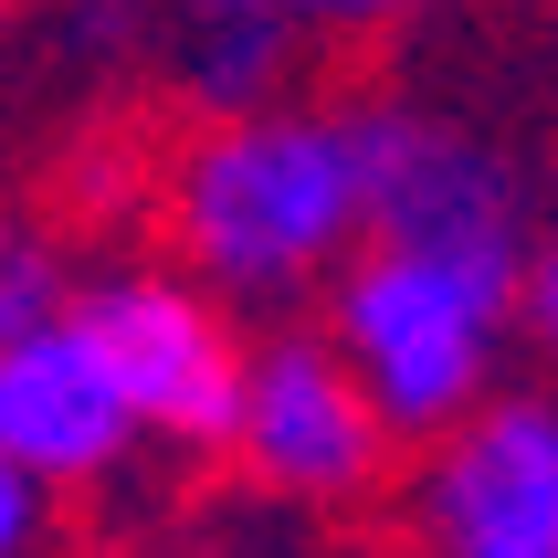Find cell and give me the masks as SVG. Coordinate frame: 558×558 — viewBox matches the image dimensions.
<instances>
[{
	"mask_svg": "<svg viewBox=\"0 0 558 558\" xmlns=\"http://www.w3.org/2000/svg\"><path fill=\"white\" fill-rule=\"evenodd\" d=\"M369 106H253L201 117L169 169V253L232 306L327 295L338 264L369 243Z\"/></svg>",
	"mask_w": 558,
	"mask_h": 558,
	"instance_id": "obj_1",
	"label": "cell"
},
{
	"mask_svg": "<svg viewBox=\"0 0 558 558\" xmlns=\"http://www.w3.org/2000/svg\"><path fill=\"white\" fill-rule=\"evenodd\" d=\"M517 295H527V264H485V253L369 232L338 264V284H327V338L369 379L390 433L433 442L506 390V338H527Z\"/></svg>",
	"mask_w": 558,
	"mask_h": 558,
	"instance_id": "obj_2",
	"label": "cell"
},
{
	"mask_svg": "<svg viewBox=\"0 0 558 558\" xmlns=\"http://www.w3.org/2000/svg\"><path fill=\"white\" fill-rule=\"evenodd\" d=\"M221 453H232V474L253 496L338 517V506H369L390 485L401 433H390V411L369 401V379L348 369V348L327 327H264Z\"/></svg>",
	"mask_w": 558,
	"mask_h": 558,
	"instance_id": "obj_3",
	"label": "cell"
},
{
	"mask_svg": "<svg viewBox=\"0 0 558 558\" xmlns=\"http://www.w3.org/2000/svg\"><path fill=\"white\" fill-rule=\"evenodd\" d=\"M74 306H85L95 348L117 359V390L137 401L148 442H180V453H221L232 442L253 338L221 284H201L190 264H117Z\"/></svg>",
	"mask_w": 558,
	"mask_h": 558,
	"instance_id": "obj_4",
	"label": "cell"
},
{
	"mask_svg": "<svg viewBox=\"0 0 558 558\" xmlns=\"http://www.w3.org/2000/svg\"><path fill=\"white\" fill-rule=\"evenodd\" d=\"M422 558H558V390H496L411 464Z\"/></svg>",
	"mask_w": 558,
	"mask_h": 558,
	"instance_id": "obj_5",
	"label": "cell"
},
{
	"mask_svg": "<svg viewBox=\"0 0 558 558\" xmlns=\"http://www.w3.org/2000/svg\"><path fill=\"white\" fill-rule=\"evenodd\" d=\"M137 442L148 422L117 390V359L95 348L74 295L0 338V464L11 474H32L43 496H95L126 474Z\"/></svg>",
	"mask_w": 558,
	"mask_h": 558,
	"instance_id": "obj_6",
	"label": "cell"
},
{
	"mask_svg": "<svg viewBox=\"0 0 558 558\" xmlns=\"http://www.w3.org/2000/svg\"><path fill=\"white\" fill-rule=\"evenodd\" d=\"M369 190H379L369 232L442 243V253H485V264H537L517 169H506L474 126H453V117L369 106Z\"/></svg>",
	"mask_w": 558,
	"mask_h": 558,
	"instance_id": "obj_7",
	"label": "cell"
},
{
	"mask_svg": "<svg viewBox=\"0 0 558 558\" xmlns=\"http://www.w3.org/2000/svg\"><path fill=\"white\" fill-rule=\"evenodd\" d=\"M284 22L295 11H201V43H190V106L201 117H253V106H284Z\"/></svg>",
	"mask_w": 558,
	"mask_h": 558,
	"instance_id": "obj_8",
	"label": "cell"
},
{
	"mask_svg": "<svg viewBox=\"0 0 558 558\" xmlns=\"http://www.w3.org/2000/svg\"><path fill=\"white\" fill-rule=\"evenodd\" d=\"M43 306H63L53 275H43V253H32V243H0V338H11V327H32Z\"/></svg>",
	"mask_w": 558,
	"mask_h": 558,
	"instance_id": "obj_9",
	"label": "cell"
},
{
	"mask_svg": "<svg viewBox=\"0 0 558 558\" xmlns=\"http://www.w3.org/2000/svg\"><path fill=\"white\" fill-rule=\"evenodd\" d=\"M43 527H53V496L0 464V558H43Z\"/></svg>",
	"mask_w": 558,
	"mask_h": 558,
	"instance_id": "obj_10",
	"label": "cell"
},
{
	"mask_svg": "<svg viewBox=\"0 0 558 558\" xmlns=\"http://www.w3.org/2000/svg\"><path fill=\"white\" fill-rule=\"evenodd\" d=\"M517 327H527V348L548 359V379H558V243H537L527 295H517Z\"/></svg>",
	"mask_w": 558,
	"mask_h": 558,
	"instance_id": "obj_11",
	"label": "cell"
},
{
	"mask_svg": "<svg viewBox=\"0 0 558 558\" xmlns=\"http://www.w3.org/2000/svg\"><path fill=\"white\" fill-rule=\"evenodd\" d=\"M284 11H295L306 32H390L411 0H284Z\"/></svg>",
	"mask_w": 558,
	"mask_h": 558,
	"instance_id": "obj_12",
	"label": "cell"
},
{
	"mask_svg": "<svg viewBox=\"0 0 558 558\" xmlns=\"http://www.w3.org/2000/svg\"><path fill=\"white\" fill-rule=\"evenodd\" d=\"M190 11H284V0H190Z\"/></svg>",
	"mask_w": 558,
	"mask_h": 558,
	"instance_id": "obj_13",
	"label": "cell"
}]
</instances>
